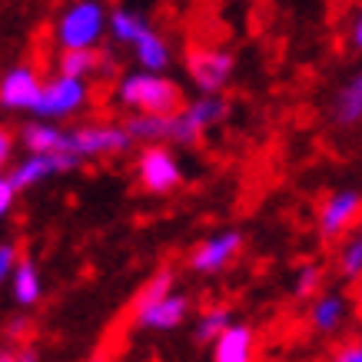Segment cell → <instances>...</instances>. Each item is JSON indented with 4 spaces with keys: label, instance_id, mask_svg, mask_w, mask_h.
<instances>
[{
    "label": "cell",
    "instance_id": "cell-1",
    "mask_svg": "<svg viewBox=\"0 0 362 362\" xmlns=\"http://www.w3.org/2000/svg\"><path fill=\"white\" fill-rule=\"evenodd\" d=\"M117 100L136 110V117H173L180 107V90L160 74L136 70L117 83Z\"/></svg>",
    "mask_w": 362,
    "mask_h": 362
},
{
    "label": "cell",
    "instance_id": "cell-2",
    "mask_svg": "<svg viewBox=\"0 0 362 362\" xmlns=\"http://www.w3.org/2000/svg\"><path fill=\"white\" fill-rule=\"evenodd\" d=\"M110 30V17L103 11V4L97 0H80L70 4L60 21H57V44L64 47V54L70 50H97L100 37Z\"/></svg>",
    "mask_w": 362,
    "mask_h": 362
},
{
    "label": "cell",
    "instance_id": "cell-3",
    "mask_svg": "<svg viewBox=\"0 0 362 362\" xmlns=\"http://www.w3.org/2000/svg\"><path fill=\"white\" fill-rule=\"evenodd\" d=\"M44 80L37 77L33 66H11L4 80H0V103L7 110H21V113H37L40 110V100H44Z\"/></svg>",
    "mask_w": 362,
    "mask_h": 362
},
{
    "label": "cell",
    "instance_id": "cell-4",
    "mask_svg": "<svg viewBox=\"0 0 362 362\" xmlns=\"http://www.w3.org/2000/svg\"><path fill=\"white\" fill-rule=\"evenodd\" d=\"M87 97H90V90H87L83 80H74V77L57 74L54 80H47L44 100H40L37 117H47V120H64V117H74L77 110L87 107Z\"/></svg>",
    "mask_w": 362,
    "mask_h": 362
},
{
    "label": "cell",
    "instance_id": "cell-5",
    "mask_svg": "<svg viewBox=\"0 0 362 362\" xmlns=\"http://www.w3.org/2000/svg\"><path fill=\"white\" fill-rule=\"evenodd\" d=\"M187 70H189V80L203 90V97H213V93L226 87V80L233 77V57L223 54V50H213V47L189 50Z\"/></svg>",
    "mask_w": 362,
    "mask_h": 362
},
{
    "label": "cell",
    "instance_id": "cell-6",
    "mask_svg": "<svg viewBox=\"0 0 362 362\" xmlns=\"http://www.w3.org/2000/svg\"><path fill=\"white\" fill-rule=\"evenodd\" d=\"M74 136V156H110V153H123L133 143V136L127 133V127H110V123H90L80 130L70 133Z\"/></svg>",
    "mask_w": 362,
    "mask_h": 362
},
{
    "label": "cell",
    "instance_id": "cell-7",
    "mask_svg": "<svg viewBox=\"0 0 362 362\" xmlns=\"http://www.w3.org/2000/svg\"><path fill=\"white\" fill-rule=\"evenodd\" d=\"M136 176L150 193H170L180 183V163L166 146H146L136 160Z\"/></svg>",
    "mask_w": 362,
    "mask_h": 362
},
{
    "label": "cell",
    "instance_id": "cell-8",
    "mask_svg": "<svg viewBox=\"0 0 362 362\" xmlns=\"http://www.w3.org/2000/svg\"><path fill=\"white\" fill-rule=\"evenodd\" d=\"M77 163H80L77 156H37V153H30L27 160H21V163L13 166L11 176H4V180L21 193V189H27V187H37V183L47 180V176H57V173L74 170Z\"/></svg>",
    "mask_w": 362,
    "mask_h": 362
},
{
    "label": "cell",
    "instance_id": "cell-9",
    "mask_svg": "<svg viewBox=\"0 0 362 362\" xmlns=\"http://www.w3.org/2000/svg\"><path fill=\"white\" fill-rule=\"evenodd\" d=\"M243 246V236L236 230H223L216 236H209L197 246V252L189 256V266L197 269V273H220L223 266L230 263L233 256L240 252Z\"/></svg>",
    "mask_w": 362,
    "mask_h": 362
},
{
    "label": "cell",
    "instance_id": "cell-10",
    "mask_svg": "<svg viewBox=\"0 0 362 362\" xmlns=\"http://www.w3.org/2000/svg\"><path fill=\"white\" fill-rule=\"evenodd\" d=\"M359 213H362V197L356 189H342V193L326 199V206L319 209V233L326 240H332V236L349 230L352 223L359 220Z\"/></svg>",
    "mask_w": 362,
    "mask_h": 362
},
{
    "label": "cell",
    "instance_id": "cell-11",
    "mask_svg": "<svg viewBox=\"0 0 362 362\" xmlns=\"http://www.w3.org/2000/svg\"><path fill=\"white\" fill-rule=\"evenodd\" d=\"M21 143L37 156H74V136L64 133L60 127H54V123H47V120L23 123Z\"/></svg>",
    "mask_w": 362,
    "mask_h": 362
},
{
    "label": "cell",
    "instance_id": "cell-12",
    "mask_svg": "<svg viewBox=\"0 0 362 362\" xmlns=\"http://www.w3.org/2000/svg\"><path fill=\"white\" fill-rule=\"evenodd\" d=\"M256 336L246 322H233L220 339L213 342V362H252Z\"/></svg>",
    "mask_w": 362,
    "mask_h": 362
},
{
    "label": "cell",
    "instance_id": "cell-13",
    "mask_svg": "<svg viewBox=\"0 0 362 362\" xmlns=\"http://www.w3.org/2000/svg\"><path fill=\"white\" fill-rule=\"evenodd\" d=\"M187 313H189L187 296L173 293V296L163 299L160 306H153V309H146V313H140V316H136V322H140V326H146V329L170 332V329H176V326H180V322L187 319Z\"/></svg>",
    "mask_w": 362,
    "mask_h": 362
},
{
    "label": "cell",
    "instance_id": "cell-14",
    "mask_svg": "<svg viewBox=\"0 0 362 362\" xmlns=\"http://www.w3.org/2000/svg\"><path fill=\"white\" fill-rule=\"evenodd\" d=\"M133 54H136V64H140L146 74H160V70L170 64V47H166V40L153 30V27L136 40Z\"/></svg>",
    "mask_w": 362,
    "mask_h": 362
},
{
    "label": "cell",
    "instance_id": "cell-15",
    "mask_svg": "<svg viewBox=\"0 0 362 362\" xmlns=\"http://www.w3.org/2000/svg\"><path fill=\"white\" fill-rule=\"evenodd\" d=\"M170 296H173V273H170V269H160L153 279H146V283L140 286V293H136V299H133V313L140 316V313L160 306V303L170 299Z\"/></svg>",
    "mask_w": 362,
    "mask_h": 362
},
{
    "label": "cell",
    "instance_id": "cell-16",
    "mask_svg": "<svg viewBox=\"0 0 362 362\" xmlns=\"http://www.w3.org/2000/svg\"><path fill=\"white\" fill-rule=\"evenodd\" d=\"M11 289H13V299H17V306H33L40 293H44V286H40V273H37V266L30 259H21L17 266V273L11 279Z\"/></svg>",
    "mask_w": 362,
    "mask_h": 362
},
{
    "label": "cell",
    "instance_id": "cell-17",
    "mask_svg": "<svg viewBox=\"0 0 362 362\" xmlns=\"http://www.w3.org/2000/svg\"><path fill=\"white\" fill-rule=\"evenodd\" d=\"M97 70H107V57L97 54V50H70V54L60 57V74L74 80H83Z\"/></svg>",
    "mask_w": 362,
    "mask_h": 362
},
{
    "label": "cell",
    "instance_id": "cell-18",
    "mask_svg": "<svg viewBox=\"0 0 362 362\" xmlns=\"http://www.w3.org/2000/svg\"><path fill=\"white\" fill-rule=\"evenodd\" d=\"M309 319H313L316 332H336V329H339V322L346 319V299L336 296V293L322 296L319 303H313Z\"/></svg>",
    "mask_w": 362,
    "mask_h": 362
},
{
    "label": "cell",
    "instance_id": "cell-19",
    "mask_svg": "<svg viewBox=\"0 0 362 362\" xmlns=\"http://www.w3.org/2000/svg\"><path fill=\"white\" fill-rule=\"evenodd\" d=\"M127 133L133 136V143L143 140V143L160 146L163 140H170V117H130L127 120Z\"/></svg>",
    "mask_w": 362,
    "mask_h": 362
},
{
    "label": "cell",
    "instance_id": "cell-20",
    "mask_svg": "<svg viewBox=\"0 0 362 362\" xmlns=\"http://www.w3.org/2000/svg\"><path fill=\"white\" fill-rule=\"evenodd\" d=\"M183 113L189 117V123L197 130H206V127H213V123H220L226 117V100L216 97V93L213 97H197Z\"/></svg>",
    "mask_w": 362,
    "mask_h": 362
},
{
    "label": "cell",
    "instance_id": "cell-21",
    "mask_svg": "<svg viewBox=\"0 0 362 362\" xmlns=\"http://www.w3.org/2000/svg\"><path fill=\"white\" fill-rule=\"evenodd\" d=\"M146 30H150V23L143 21L140 13H133V11H113L110 13V33L120 40V44L136 47V40H140Z\"/></svg>",
    "mask_w": 362,
    "mask_h": 362
},
{
    "label": "cell",
    "instance_id": "cell-22",
    "mask_svg": "<svg viewBox=\"0 0 362 362\" xmlns=\"http://www.w3.org/2000/svg\"><path fill=\"white\" fill-rule=\"evenodd\" d=\"M336 120L346 123V127L362 120V77L349 80L346 90L336 97Z\"/></svg>",
    "mask_w": 362,
    "mask_h": 362
},
{
    "label": "cell",
    "instance_id": "cell-23",
    "mask_svg": "<svg viewBox=\"0 0 362 362\" xmlns=\"http://www.w3.org/2000/svg\"><path fill=\"white\" fill-rule=\"evenodd\" d=\"M230 326H233V319H230V313H226V309H206V313L197 319V339L213 346V342L220 339Z\"/></svg>",
    "mask_w": 362,
    "mask_h": 362
},
{
    "label": "cell",
    "instance_id": "cell-24",
    "mask_svg": "<svg viewBox=\"0 0 362 362\" xmlns=\"http://www.w3.org/2000/svg\"><path fill=\"white\" fill-rule=\"evenodd\" d=\"M339 273L342 279H359L362 276V233L349 236V243L339 252Z\"/></svg>",
    "mask_w": 362,
    "mask_h": 362
},
{
    "label": "cell",
    "instance_id": "cell-25",
    "mask_svg": "<svg viewBox=\"0 0 362 362\" xmlns=\"http://www.w3.org/2000/svg\"><path fill=\"white\" fill-rule=\"evenodd\" d=\"M197 127L189 123L187 113H176V117H170V140L173 143H193L197 140Z\"/></svg>",
    "mask_w": 362,
    "mask_h": 362
},
{
    "label": "cell",
    "instance_id": "cell-26",
    "mask_svg": "<svg viewBox=\"0 0 362 362\" xmlns=\"http://www.w3.org/2000/svg\"><path fill=\"white\" fill-rule=\"evenodd\" d=\"M316 286H319V269L316 266H303V269H299V279H296V296L309 299L316 293Z\"/></svg>",
    "mask_w": 362,
    "mask_h": 362
},
{
    "label": "cell",
    "instance_id": "cell-27",
    "mask_svg": "<svg viewBox=\"0 0 362 362\" xmlns=\"http://www.w3.org/2000/svg\"><path fill=\"white\" fill-rule=\"evenodd\" d=\"M17 266H21L17 246H13V243H4V246H0V279H13Z\"/></svg>",
    "mask_w": 362,
    "mask_h": 362
},
{
    "label": "cell",
    "instance_id": "cell-28",
    "mask_svg": "<svg viewBox=\"0 0 362 362\" xmlns=\"http://www.w3.org/2000/svg\"><path fill=\"white\" fill-rule=\"evenodd\" d=\"M336 362H362V342H349L336 352Z\"/></svg>",
    "mask_w": 362,
    "mask_h": 362
},
{
    "label": "cell",
    "instance_id": "cell-29",
    "mask_svg": "<svg viewBox=\"0 0 362 362\" xmlns=\"http://www.w3.org/2000/svg\"><path fill=\"white\" fill-rule=\"evenodd\" d=\"M13 197H17V189H13L7 180H0V213H11Z\"/></svg>",
    "mask_w": 362,
    "mask_h": 362
},
{
    "label": "cell",
    "instance_id": "cell-30",
    "mask_svg": "<svg viewBox=\"0 0 362 362\" xmlns=\"http://www.w3.org/2000/svg\"><path fill=\"white\" fill-rule=\"evenodd\" d=\"M11 136H7V133H0V160H4V163H7V156H11Z\"/></svg>",
    "mask_w": 362,
    "mask_h": 362
},
{
    "label": "cell",
    "instance_id": "cell-31",
    "mask_svg": "<svg viewBox=\"0 0 362 362\" xmlns=\"http://www.w3.org/2000/svg\"><path fill=\"white\" fill-rule=\"evenodd\" d=\"M352 44L362 47V13L356 17V23H352Z\"/></svg>",
    "mask_w": 362,
    "mask_h": 362
},
{
    "label": "cell",
    "instance_id": "cell-32",
    "mask_svg": "<svg viewBox=\"0 0 362 362\" xmlns=\"http://www.w3.org/2000/svg\"><path fill=\"white\" fill-rule=\"evenodd\" d=\"M17 362H37V352H33V349H23L21 356H17Z\"/></svg>",
    "mask_w": 362,
    "mask_h": 362
},
{
    "label": "cell",
    "instance_id": "cell-33",
    "mask_svg": "<svg viewBox=\"0 0 362 362\" xmlns=\"http://www.w3.org/2000/svg\"><path fill=\"white\" fill-rule=\"evenodd\" d=\"M0 362H17V356L13 352H0Z\"/></svg>",
    "mask_w": 362,
    "mask_h": 362
},
{
    "label": "cell",
    "instance_id": "cell-34",
    "mask_svg": "<svg viewBox=\"0 0 362 362\" xmlns=\"http://www.w3.org/2000/svg\"><path fill=\"white\" fill-rule=\"evenodd\" d=\"M93 362H103V359H93Z\"/></svg>",
    "mask_w": 362,
    "mask_h": 362
}]
</instances>
